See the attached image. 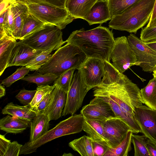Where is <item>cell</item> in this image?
<instances>
[{"mask_svg": "<svg viewBox=\"0 0 156 156\" xmlns=\"http://www.w3.org/2000/svg\"><path fill=\"white\" fill-rule=\"evenodd\" d=\"M88 91L83 82L80 70L77 69L73 75L71 85L67 93L66 103L62 116L74 115L82 106Z\"/></svg>", "mask_w": 156, "mask_h": 156, "instance_id": "obj_10", "label": "cell"}, {"mask_svg": "<svg viewBox=\"0 0 156 156\" xmlns=\"http://www.w3.org/2000/svg\"><path fill=\"white\" fill-rule=\"evenodd\" d=\"M69 146L82 156H95L94 142L88 136L74 140L69 143Z\"/></svg>", "mask_w": 156, "mask_h": 156, "instance_id": "obj_26", "label": "cell"}, {"mask_svg": "<svg viewBox=\"0 0 156 156\" xmlns=\"http://www.w3.org/2000/svg\"><path fill=\"white\" fill-rule=\"evenodd\" d=\"M23 145L16 141L10 142L7 146L4 156H18Z\"/></svg>", "mask_w": 156, "mask_h": 156, "instance_id": "obj_41", "label": "cell"}, {"mask_svg": "<svg viewBox=\"0 0 156 156\" xmlns=\"http://www.w3.org/2000/svg\"><path fill=\"white\" fill-rule=\"evenodd\" d=\"M153 75V78L145 87L140 90V91L144 104L156 110V74Z\"/></svg>", "mask_w": 156, "mask_h": 156, "instance_id": "obj_28", "label": "cell"}, {"mask_svg": "<svg viewBox=\"0 0 156 156\" xmlns=\"http://www.w3.org/2000/svg\"><path fill=\"white\" fill-rule=\"evenodd\" d=\"M30 69L25 66L17 69L12 75L2 81L1 84L8 87L17 80L23 78L29 73Z\"/></svg>", "mask_w": 156, "mask_h": 156, "instance_id": "obj_36", "label": "cell"}, {"mask_svg": "<svg viewBox=\"0 0 156 156\" xmlns=\"http://www.w3.org/2000/svg\"><path fill=\"white\" fill-rule=\"evenodd\" d=\"M5 135H0V156H4L7 146L11 142L10 140L6 139Z\"/></svg>", "mask_w": 156, "mask_h": 156, "instance_id": "obj_43", "label": "cell"}, {"mask_svg": "<svg viewBox=\"0 0 156 156\" xmlns=\"http://www.w3.org/2000/svg\"><path fill=\"white\" fill-rule=\"evenodd\" d=\"M65 41L77 46L87 58L110 62L115 39L112 31L100 25L89 30L82 28L74 31Z\"/></svg>", "mask_w": 156, "mask_h": 156, "instance_id": "obj_1", "label": "cell"}, {"mask_svg": "<svg viewBox=\"0 0 156 156\" xmlns=\"http://www.w3.org/2000/svg\"><path fill=\"white\" fill-rule=\"evenodd\" d=\"M11 2L10 0H1L0 14L7 9Z\"/></svg>", "mask_w": 156, "mask_h": 156, "instance_id": "obj_46", "label": "cell"}, {"mask_svg": "<svg viewBox=\"0 0 156 156\" xmlns=\"http://www.w3.org/2000/svg\"><path fill=\"white\" fill-rule=\"evenodd\" d=\"M104 61L93 58H87L79 69L85 84L89 90L100 85L104 73Z\"/></svg>", "mask_w": 156, "mask_h": 156, "instance_id": "obj_11", "label": "cell"}, {"mask_svg": "<svg viewBox=\"0 0 156 156\" xmlns=\"http://www.w3.org/2000/svg\"><path fill=\"white\" fill-rule=\"evenodd\" d=\"M94 96L108 98L133 116L134 109L144 104L140 90L127 76L120 84L94 88Z\"/></svg>", "mask_w": 156, "mask_h": 156, "instance_id": "obj_2", "label": "cell"}, {"mask_svg": "<svg viewBox=\"0 0 156 156\" xmlns=\"http://www.w3.org/2000/svg\"><path fill=\"white\" fill-rule=\"evenodd\" d=\"M83 130L94 142L112 148L100 122L84 119Z\"/></svg>", "mask_w": 156, "mask_h": 156, "instance_id": "obj_19", "label": "cell"}, {"mask_svg": "<svg viewBox=\"0 0 156 156\" xmlns=\"http://www.w3.org/2000/svg\"><path fill=\"white\" fill-rule=\"evenodd\" d=\"M67 93L59 87H56L51 92L49 103L43 113L49 117L50 121L61 117L66 101Z\"/></svg>", "mask_w": 156, "mask_h": 156, "instance_id": "obj_17", "label": "cell"}, {"mask_svg": "<svg viewBox=\"0 0 156 156\" xmlns=\"http://www.w3.org/2000/svg\"><path fill=\"white\" fill-rule=\"evenodd\" d=\"M104 73L102 82L99 86H106L120 84L127 76L120 73L110 62L104 61Z\"/></svg>", "mask_w": 156, "mask_h": 156, "instance_id": "obj_27", "label": "cell"}, {"mask_svg": "<svg viewBox=\"0 0 156 156\" xmlns=\"http://www.w3.org/2000/svg\"><path fill=\"white\" fill-rule=\"evenodd\" d=\"M111 19L108 0H98L88 15L83 19L90 25L98 23L102 24Z\"/></svg>", "mask_w": 156, "mask_h": 156, "instance_id": "obj_18", "label": "cell"}, {"mask_svg": "<svg viewBox=\"0 0 156 156\" xmlns=\"http://www.w3.org/2000/svg\"><path fill=\"white\" fill-rule=\"evenodd\" d=\"M56 87V85L52 86L49 85L45 86H38L36 92L30 105L33 108L47 94L52 92Z\"/></svg>", "mask_w": 156, "mask_h": 156, "instance_id": "obj_37", "label": "cell"}, {"mask_svg": "<svg viewBox=\"0 0 156 156\" xmlns=\"http://www.w3.org/2000/svg\"><path fill=\"white\" fill-rule=\"evenodd\" d=\"M155 0H139L122 14L112 18L110 28L136 34L149 20Z\"/></svg>", "mask_w": 156, "mask_h": 156, "instance_id": "obj_3", "label": "cell"}, {"mask_svg": "<svg viewBox=\"0 0 156 156\" xmlns=\"http://www.w3.org/2000/svg\"><path fill=\"white\" fill-rule=\"evenodd\" d=\"M11 35H5L0 38V76L7 68L8 61L17 42Z\"/></svg>", "mask_w": 156, "mask_h": 156, "instance_id": "obj_24", "label": "cell"}, {"mask_svg": "<svg viewBox=\"0 0 156 156\" xmlns=\"http://www.w3.org/2000/svg\"><path fill=\"white\" fill-rule=\"evenodd\" d=\"M133 133L129 131L122 141L117 146L109 148L104 156H127L132 148L131 146L132 136Z\"/></svg>", "mask_w": 156, "mask_h": 156, "instance_id": "obj_29", "label": "cell"}, {"mask_svg": "<svg viewBox=\"0 0 156 156\" xmlns=\"http://www.w3.org/2000/svg\"><path fill=\"white\" fill-rule=\"evenodd\" d=\"M36 92V90H21L16 96V98L22 104L24 105H30Z\"/></svg>", "mask_w": 156, "mask_h": 156, "instance_id": "obj_38", "label": "cell"}, {"mask_svg": "<svg viewBox=\"0 0 156 156\" xmlns=\"http://www.w3.org/2000/svg\"><path fill=\"white\" fill-rule=\"evenodd\" d=\"M58 77L52 73L41 74L35 71L34 73L25 76L21 80L36 83L38 86L48 85L54 82Z\"/></svg>", "mask_w": 156, "mask_h": 156, "instance_id": "obj_31", "label": "cell"}, {"mask_svg": "<svg viewBox=\"0 0 156 156\" xmlns=\"http://www.w3.org/2000/svg\"><path fill=\"white\" fill-rule=\"evenodd\" d=\"M133 117L141 133L156 143V110L143 105L134 109Z\"/></svg>", "mask_w": 156, "mask_h": 156, "instance_id": "obj_12", "label": "cell"}, {"mask_svg": "<svg viewBox=\"0 0 156 156\" xmlns=\"http://www.w3.org/2000/svg\"><path fill=\"white\" fill-rule=\"evenodd\" d=\"M3 114L9 115L30 122L37 115L36 112L30 105L20 106L12 102L8 103L2 109Z\"/></svg>", "mask_w": 156, "mask_h": 156, "instance_id": "obj_23", "label": "cell"}, {"mask_svg": "<svg viewBox=\"0 0 156 156\" xmlns=\"http://www.w3.org/2000/svg\"><path fill=\"white\" fill-rule=\"evenodd\" d=\"M42 51L17 42L9 58L7 68L12 66H26Z\"/></svg>", "mask_w": 156, "mask_h": 156, "instance_id": "obj_16", "label": "cell"}, {"mask_svg": "<svg viewBox=\"0 0 156 156\" xmlns=\"http://www.w3.org/2000/svg\"><path fill=\"white\" fill-rule=\"evenodd\" d=\"M139 0H108L112 17L120 15Z\"/></svg>", "mask_w": 156, "mask_h": 156, "instance_id": "obj_32", "label": "cell"}, {"mask_svg": "<svg viewBox=\"0 0 156 156\" xmlns=\"http://www.w3.org/2000/svg\"><path fill=\"white\" fill-rule=\"evenodd\" d=\"M8 9L10 32L16 40H20L23 23L29 13L27 5L20 2L13 1L10 3Z\"/></svg>", "mask_w": 156, "mask_h": 156, "instance_id": "obj_15", "label": "cell"}, {"mask_svg": "<svg viewBox=\"0 0 156 156\" xmlns=\"http://www.w3.org/2000/svg\"><path fill=\"white\" fill-rule=\"evenodd\" d=\"M87 58L77 46L66 43L57 49L37 71L41 74L52 73L58 77L69 69H79Z\"/></svg>", "mask_w": 156, "mask_h": 156, "instance_id": "obj_4", "label": "cell"}, {"mask_svg": "<svg viewBox=\"0 0 156 156\" xmlns=\"http://www.w3.org/2000/svg\"><path fill=\"white\" fill-rule=\"evenodd\" d=\"M127 39L136 56L135 65L139 66L144 72H153L156 69V51L133 34H130Z\"/></svg>", "mask_w": 156, "mask_h": 156, "instance_id": "obj_8", "label": "cell"}, {"mask_svg": "<svg viewBox=\"0 0 156 156\" xmlns=\"http://www.w3.org/2000/svg\"><path fill=\"white\" fill-rule=\"evenodd\" d=\"M5 94V89L3 86L2 84L0 85V98L4 96Z\"/></svg>", "mask_w": 156, "mask_h": 156, "instance_id": "obj_49", "label": "cell"}, {"mask_svg": "<svg viewBox=\"0 0 156 156\" xmlns=\"http://www.w3.org/2000/svg\"><path fill=\"white\" fill-rule=\"evenodd\" d=\"M146 26L147 27H153L156 26V18L152 21H149Z\"/></svg>", "mask_w": 156, "mask_h": 156, "instance_id": "obj_50", "label": "cell"}, {"mask_svg": "<svg viewBox=\"0 0 156 156\" xmlns=\"http://www.w3.org/2000/svg\"><path fill=\"white\" fill-rule=\"evenodd\" d=\"M83 115L80 114L72 115L60 122L54 127L32 142H28L22 147L20 154H27L35 152L43 145L59 137L79 133L83 130L84 121Z\"/></svg>", "mask_w": 156, "mask_h": 156, "instance_id": "obj_5", "label": "cell"}, {"mask_svg": "<svg viewBox=\"0 0 156 156\" xmlns=\"http://www.w3.org/2000/svg\"><path fill=\"white\" fill-rule=\"evenodd\" d=\"M30 13L41 21L55 25L60 29L75 19L66 9L45 3L31 4L27 5Z\"/></svg>", "mask_w": 156, "mask_h": 156, "instance_id": "obj_7", "label": "cell"}, {"mask_svg": "<svg viewBox=\"0 0 156 156\" xmlns=\"http://www.w3.org/2000/svg\"><path fill=\"white\" fill-rule=\"evenodd\" d=\"M111 58L113 65L122 73L130 67L135 65L136 61L135 54L125 36L115 39Z\"/></svg>", "mask_w": 156, "mask_h": 156, "instance_id": "obj_9", "label": "cell"}, {"mask_svg": "<svg viewBox=\"0 0 156 156\" xmlns=\"http://www.w3.org/2000/svg\"><path fill=\"white\" fill-rule=\"evenodd\" d=\"M30 122L8 115L0 120V129L7 133H21L29 127Z\"/></svg>", "mask_w": 156, "mask_h": 156, "instance_id": "obj_22", "label": "cell"}, {"mask_svg": "<svg viewBox=\"0 0 156 156\" xmlns=\"http://www.w3.org/2000/svg\"><path fill=\"white\" fill-rule=\"evenodd\" d=\"M10 0L11 1V2L14 1V0Z\"/></svg>", "mask_w": 156, "mask_h": 156, "instance_id": "obj_52", "label": "cell"}, {"mask_svg": "<svg viewBox=\"0 0 156 156\" xmlns=\"http://www.w3.org/2000/svg\"><path fill=\"white\" fill-rule=\"evenodd\" d=\"M45 23L30 13L25 20L22 29L20 40L37 30Z\"/></svg>", "mask_w": 156, "mask_h": 156, "instance_id": "obj_30", "label": "cell"}, {"mask_svg": "<svg viewBox=\"0 0 156 156\" xmlns=\"http://www.w3.org/2000/svg\"><path fill=\"white\" fill-rule=\"evenodd\" d=\"M76 69L73 68L67 70L58 77L54 82V84L58 86L67 93L71 85L74 72Z\"/></svg>", "mask_w": 156, "mask_h": 156, "instance_id": "obj_35", "label": "cell"}, {"mask_svg": "<svg viewBox=\"0 0 156 156\" xmlns=\"http://www.w3.org/2000/svg\"><path fill=\"white\" fill-rule=\"evenodd\" d=\"M66 0H14L13 1L20 2L27 5L31 4L48 3L60 8L66 9Z\"/></svg>", "mask_w": 156, "mask_h": 156, "instance_id": "obj_40", "label": "cell"}, {"mask_svg": "<svg viewBox=\"0 0 156 156\" xmlns=\"http://www.w3.org/2000/svg\"><path fill=\"white\" fill-rule=\"evenodd\" d=\"M49 117L44 113L37 114L30 122V135L28 142H32L45 134L49 128Z\"/></svg>", "mask_w": 156, "mask_h": 156, "instance_id": "obj_21", "label": "cell"}, {"mask_svg": "<svg viewBox=\"0 0 156 156\" xmlns=\"http://www.w3.org/2000/svg\"><path fill=\"white\" fill-rule=\"evenodd\" d=\"M112 148L118 145L124 139L130 127L119 117L113 116L100 122Z\"/></svg>", "mask_w": 156, "mask_h": 156, "instance_id": "obj_13", "label": "cell"}, {"mask_svg": "<svg viewBox=\"0 0 156 156\" xmlns=\"http://www.w3.org/2000/svg\"><path fill=\"white\" fill-rule=\"evenodd\" d=\"M51 95V92L47 94L33 108L37 115L43 113L49 103Z\"/></svg>", "mask_w": 156, "mask_h": 156, "instance_id": "obj_42", "label": "cell"}, {"mask_svg": "<svg viewBox=\"0 0 156 156\" xmlns=\"http://www.w3.org/2000/svg\"><path fill=\"white\" fill-rule=\"evenodd\" d=\"M51 53L48 51H42L25 66L31 71H38L50 58L52 56Z\"/></svg>", "mask_w": 156, "mask_h": 156, "instance_id": "obj_34", "label": "cell"}, {"mask_svg": "<svg viewBox=\"0 0 156 156\" xmlns=\"http://www.w3.org/2000/svg\"><path fill=\"white\" fill-rule=\"evenodd\" d=\"M100 97L109 104L115 116L119 117L126 123L130 127L133 133L141 132L140 128L133 115L124 109L121 108L117 104L110 98L106 97Z\"/></svg>", "mask_w": 156, "mask_h": 156, "instance_id": "obj_25", "label": "cell"}, {"mask_svg": "<svg viewBox=\"0 0 156 156\" xmlns=\"http://www.w3.org/2000/svg\"><path fill=\"white\" fill-rule=\"evenodd\" d=\"M62 36V33L59 28L46 23L19 42L37 50L51 52L66 43L63 40Z\"/></svg>", "mask_w": 156, "mask_h": 156, "instance_id": "obj_6", "label": "cell"}, {"mask_svg": "<svg viewBox=\"0 0 156 156\" xmlns=\"http://www.w3.org/2000/svg\"><path fill=\"white\" fill-rule=\"evenodd\" d=\"M147 139L144 135L132 134L131 141L134 149V156H150L146 146Z\"/></svg>", "mask_w": 156, "mask_h": 156, "instance_id": "obj_33", "label": "cell"}, {"mask_svg": "<svg viewBox=\"0 0 156 156\" xmlns=\"http://www.w3.org/2000/svg\"><path fill=\"white\" fill-rule=\"evenodd\" d=\"M84 119L101 122L115 116L109 104L102 98L95 96L80 111Z\"/></svg>", "mask_w": 156, "mask_h": 156, "instance_id": "obj_14", "label": "cell"}, {"mask_svg": "<svg viewBox=\"0 0 156 156\" xmlns=\"http://www.w3.org/2000/svg\"><path fill=\"white\" fill-rule=\"evenodd\" d=\"M62 156H73V155L71 153H64V154L62 155Z\"/></svg>", "mask_w": 156, "mask_h": 156, "instance_id": "obj_51", "label": "cell"}, {"mask_svg": "<svg viewBox=\"0 0 156 156\" xmlns=\"http://www.w3.org/2000/svg\"><path fill=\"white\" fill-rule=\"evenodd\" d=\"M140 38L145 42L156 41V26L142 28Z\"/></svg>", "mask_w": 156, "mask_h": 156, "instance_id": "obj_39", "label": "cell"}, {"mask_svg": "<svg viewBox=\"0 0 156 156\" xmlns=\"http://www.w3.org/2000/svg\"><path fill=\"white\" fill-rule=\"evenodd\" d=\"M146 43L149 46L156 51V41Z\"/></svg>", "mask_w": 156, "mask_h": 156, "instance_id": "obj_48", "label": "cell"}, {"mask_svg": "<svg viewBox=\"0 0 156 156\" xmlns=\"http://www.w3.org/2000/svg\"><path fill=\"white\" fill-rule=\"evenodd\" d=\"M146 146L150 156H156V143L148 138Z\"/></svg>", "mask_w": 156, "mask_h": 156, "instance_id": "obj_44", "label": "cell"}, {"mask_svg": "<svg viewBox=\"0 0 156 156\" xmlns=\"http://www.w3.org/2000/svg\"><path fill=\"white\" fill-rule=\"evenodd\" d=\"M98 0H66L65 8L75 19H83Z\"/></svg>", "mask_w": 156, "mask_h": 156, "instance_id": "obj_20", "label": "cell"}, {"mask_svg": "<svg viewBox=\"0 0 156 156\" xmlns=\"http://www.w3.org/2000/svg\"><path fill=\"white\" fill-rule=\"evenodd\" d=\"M156 18V0H155L152 13L149 21H152Z\"/></svg>", "mask_w": 156, "mask_h": 156, "instance_id": "obj_47", "label": "cell"}, {"mask_svg": "<svg viewBox=\"0 0 156 156\" xmlns=\"http://www.w3.org/2000/svg\"><path fill=\"white\" fill-rule=\"evenodd\" d=\"M94 142L95 153L96 156H103L107 151L108 147Z\"/></svg>", "mask_w": 156, "mask_h": 156, "instance_id": "obj_45", "label": "cell"}]
</instances>
